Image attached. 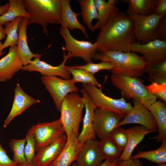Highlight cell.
Here are the masks:
<instances>
[{
  "mask_svg": "<svg viewBox=\"0 0 166 166\" xmlns=\"http://www.w3.org/2000/svg\"><path fill=\"white\" fill-rule=\"evenodd\" d=\"M96 42L99 52L115 50L129 52L136 42L131 17L118 11L111 17L100 30Z\"/></svg>",
  "mask_w": 166,
  "mask_h": 166,
  "instance_id": "obj_1",
  "label": "cell"
},
{
  "mask_svg": "<svg viewBox=\"0 0 166 166\" xmlns=\"http://www.w3.org/2000/svg\"><path fill=\"white\" fill-rule=\"evenodd\" d=\"M31 18L28 24L41 26L42 33L49 36L48 25L60 24L61 18V0H22Z\"/></svg>",
  "mask_w": 166,
  "mask_h": 166,
  "instance_id": "obj_2",
  "label": "cell"
},
{
  "mask_svg": "<svg viewBox=\"0 0 166 166\" xmlns=\"http://www.w3.org/2000/svg\"><path fill=\"white\" fill-rule=\"evenodd\" d=\"M93 59L111 62L116 67L113 70L131 77H141L144 73L146 62L142 57L133 52L107 50L96 53Z\"/></svg>",
  "mask_w": 166,
  "mask_h": 166,
  "instance_id": "obj_3",
  "label": "cell"
},
{
  "mask_svg": "<svg viewBox=\"0 0 166 166\" xmlns=\"http://www.w3.org/2000/svg\"><path fill=\"white\" fill-rule=\"evenodd\" d=\"M110 78L113 85L120 91L122 96L132 99L148 108L156 101L157 98L146 89L143 80L139 77H132L114 70Z\"/></svg>",
  "mask_w": 166,
  "mask_h": 166,
  "instance_id": "obj_4",
  "label": "cell"
},
{
  "mask_svg": "<svg viewBox=\"0 0 166 166\" xmlns=\"http://www.w3.org/2000/svg\"><path fill=\"white\" fill-rule=\"evenodd\" d=\"M85 104L82 97L77 93L67 95L61 104L59 118L67 138L74 135L78 137Z\"/></svg>",
  "mask_w": 166,
  "mask_h": 166,
  "instance_id": "obj_5",
  "label": "cell"
},
{
  "mask_svg": "<svg viewBox=\"0 0 166 166\" xmlns=\"http://www.w3.org/2000/svg\"><path fill=\"white\" fill-rule=\"evenodd\" d=\"M82 87L97 107L115 113L122 119L124 118L132 108L131 103L127 102L124 97L114 99L103 93L102 87L99 88L91 84H83Z\"/></svg>",
  "mask_w": 166,
  "mask_h": 166,
  "instance_id": "obj_6",
  "label": "cell"
},
{
  "mask_svg": "<svg viewBox=\"0 0 166 166\" xmlns=\"http://www.w3.org/2000/svg\"><path fill=\"white\" fill-rule=\"evenodd\" d=\"M60 34L64 39L65 45L62 47L63 51H67L69 59L73 57H80L87 63L92 62L93 57L97 51V45L85 41L77 40L71 35L69 30L61 27Z\"/></svg>",
  "mask_w": 166,
  "mask_h": 166,
  "instance_id": "obj_7",
  "label": "cell"
},
{
  "mask_svg": "<svg viewBox=\"0 0 166 166\" xmlns=\"http://www.w3.org/2000/svg\"><path fill=\"white\" fill-rule=\"evenodd\" d=\"M28 132L34 137L36 151L53 143L65 133L59 119L52 122H38Z\"/></svg>",
  "mask_w": 166,
  "mask_h": 166,
  "instance_id": "obj_8",
  "label": "cell"
},
{
  "mask_svg": "<svg viewBox=\"0 0 166 166\" xmlns=\"http://www.w3.org/2000/svg\"><path fill=\"white\" fill-rule=\"evenodd\" d=\"M41 80L52 97L56 109L59 111L65 97L69 93L79 91L72 78L65 79L56 76H43Z\"/></svg>",
  "mask_w": 166,
  "mask_h": 166,
  "instance_id": "obj_9",
  "label": "cell"
},
{
  "mask_svg": "<svg viewBox=\"0 0 166 166\" xmlns=\"http://www.w3.org/2000/svg\"><path fill=\"white\" fill-rule=\"evenodd\" d=\"M134 22L135 37L137 42L144 44L157 39L156 31L160 18L153 14L148 16L128 15Z\"/></svg>",
  "mask_w": 166,
  "mask_h": 166,
  "instance_id": "obj_10",
  "label": "cell"
},
{
  "mask_svg": "<svg viewBox=\"0 0 166 166\" xmlns=\"http://www.w3.org/2000/svg\"><path fill=\"white\" fill-rule=\"evenodd\" d=\"M121 119L115 113L97 107L93 121V128L96 136L100 140L110 136Z\"/></svg>",
  "mask_w": 166,
  "mask_h": 166,
  "instance_id": "obj_11",
  "label": "cell"
},
{
  "mask_svg": "<svg viewBox=\"0 0 166 166\" xmlns=\"http://www.w3.org/2000/svg\"><path fill=\"white\" fill-rule=\"evenodd\" d=\"M63 60L61 63L57 66H53L44 61L40 60L41 57L34 58L27 65L23 66L21 69L23 71L30 72L37 71L43 76H59L63 79H70L71 74L65 65L68 57L65 52L63 53Z\"/></svg>",
  "mask_w": 166,
  "mask_h": 166,
  "instance_id": "obj_12",
  "label": "cell"
},
{
  "mask_svg": "<svg viewBox=\"0 0 166 166\" xmlns=\"http://www.w3.org/2000/svg\"><path fill=\"white\" fill-rule=\"evenodd\" d=\"M133 105L125 116L119 123L117 127L129 124H140L154 132L157 128L155 120L151 112L144 105L133 100Z\"/></svg>",
  "mask_w": 166,
  "mask_h": 166,
  "instance_id": "obj_13",
  "label": "cell"
},
{
  "mask_svg": "<svg viewBox=\"0 0 166 166\" xmlns=\"http://www.w3.org/2000/svg\"><path fill=\"white\" fill-rule=\"evenodd\" d=\"M131 51L140 53L146 63L166 59V41L156 39L144 44L136 42L131 47Z\"/></svg>",
  "mask_w": 166,
  "mask_h": 166,
  "instance_id": "obj_14",
  "label": "cell"
},
{
  "mask_svg": "<svg viewBox=\"0 0 166 166\" xmlns=\"http://www.w3.org/2000/svg\"><path fill=\"white\" fill-rule=\"evenodd\" d=\"M98 141L91 139L85 142L75 162L79 166H100L104 158L99 150Z\"/></svg>",
  "mask_w": 166,
  "mask_h": 166,
  "instance_id": "obj_15",
  "label": "cell"
},
{
  "mask_svg": "<svg viewBox=\"0 0 166 166\" xmlns=\"http://www.w3.org/2000/svg\"><path fill=\"white\" fill-rule=\"evenodd\" d=\"M23 66L16 45L10 47L7 54L0 59V81L11 79Z\"/></svg>",
  "mask_w": 166,
  "mask_h": 166,
  "instance_id": "obj_16",
  "label": "cell"
},
{
  "mask_svg": "<svg viewBox=\"0 0 166 166\" xmlns=\"http://www.w3.org/2000/svg\"><path fill=\"white\" fill-rule=\"evenodd\" d=\"M67 139L64 133L53 143L37 150L32 164L35 166H49L60 154Z\"/></svg>",
  "mask_w": 166,
  "mask_h": 166,
  "instance_id": "obj_17",
  "label": "cell"
},
{
  "mask_svg": "<svg viewBox=\"0 0 166 166\" xmlns=\"http://www.w3.org/2000/svg\"><path fill=\"white\" fill-rule=\"evenodd\" d=\"M40 102L26 94L19 83H17L14 89V96L11 109L5 120L3 126L7 127L11 121L16 116L31 106Z\"/></svg>",
  "mask_w": 166,
  "mask_h": 166,
  "instance_id": "obj_18",
  "label": "cell"
},
{
  "mask_svg": "<svg viewBox=\"0 0 166 166\" xmlns=\"http://www.w3.org/2000/svg\"><path fill=\"white\" fill-rule=\"evenodd\" d=\"M81 92L84 102L85 112L83 119L82 130L79 133L77 138L80 141L84 143L88 140L96 139V136L93 126V121L94 111L97 107L84 89H81Z\"/></svg>",
  "mask_w": 166,
  "mask_h": 166,
  "instance_id": "obj_19",
  "label": "cell"
},
{
  "mask_svg": "<svg viewBox=\"0 0 166 166\" xmlns=\"http://www.w3.org/2000/svg\"><path fill=\"white\" fill-rule=\"evenodd\" d=\"M84 143L75 136L67 138L61 152L49 166H69L75 162Z\"/></svg>",
  "mask_w": 166,
  "mask_h": 166,
  "instance_id": "obj_20",
  "label": "cell"
},
{
  "mask_svg": "<svg viewBox=\"0 0 166 166\" xmlns=\"http://www.w3.org/2000/svg\"><path fill=\"white\" fill-rule=\"evenodd\" d=\"M29 20L27 18L23 17L18 26V38L16 46L23 66L29 64L33 58L41 57L42 55V54L33 53L29 47L26 30Z\"/></svg>",
  "mask_w": 166,
  "mask_h": 166,
  "instance_id": "obj_21",
  "label": "cell"
},
{
  "mask_svg": "<svg viewBox=\"0 0 166 166\" xmlns=\"http://www.w3.org/2000/svg\"><path fill=\"white\" fill-rule=\"evenodd\" d=\"M128 136L127 146L118 159V161L128 160L136 146L141 142L147 135L154 132L143 126H136L125 129Z\"/></svg>",
  "mask_w": 166,
  "mask_h": 166,
  "instance_id": "obj_22",
  "label": "cell"
},
{
  "mask_svg": "<svg viewBox=\"0 0 166 166\" xmlns=\"http://www.w3.org/2000/svg\"><path fill=\"white\" fill-rule=\"evenodd\" d=\"M70 0H61V28L73 30L79 29L87 39H89L85 26L79 21L77 17L80 14L76 13L72 10L70 4Z\"/></svg>",
  "mask_w": 166,
  "mask_h": 166,
  "instance_id": "obj_23",
  "label": "cell"
},
{
  "mask_svg": "<svg viewBox=\"0 0 166 166\" xmlns=\"http://www.w3.org/2000/svg\"><path fill=\"white\" fill-rule=\"evenodd\" d=\"M156 123L158 134L155 137L156 141L162 142L166 140V105L161 101H156L148 108Z\"/></svg>",
  "mask_w": 166,
  "mask_h": 166,
  "instance_id": "obj_24",
  "label": "cell"
},
{
  "mask_svg": "<svg viewBox=\"0 0 166 166\" xmlns=\"http://www.w3.org/2000/svg\"><path fill=\"white\" fill-rule=\"evenodd\" d=\"M97 8V21L93 25L94 30H100L109 18L119 11L116 5L118 0H94Z\"/></svg>",
  "mask_w": 166,
  "mask_h": 166,
  "instance_id": "obj_25",
  "label": "cell"
},
{
  "mask_svg": "<svg viewBox=\"0 0 166 166\" xmlns=\"http://www.w3.org/2000/svg\"><path fill=\"white\" fill-rule=\"evenodd\" d=\"M158 0H128L127 13L144 16L155 13Z\"/></svg>",
  "mask_w": 166,
  "mask_h": 166,
  "instance_id": "obj_26",
  "label": "cell"
},
{
  "mask_svg": "<svg viewBox=\"0 0 166 166\" xmlns=\"http://www.w3.org/2000/svg\"><path fill=\"white\" fill-rule=\"evenodd\" d=\"M10 4L8 10L0 16V26L11 22L19 17L31 19V17L26 10L22 0H9Z\"/></svg>",
  "mask_w": 166,
  "mask_h": 166,
  "instance_id": "obj_27",
  "label": "cell"
},
{
  "mask_svg": "<svg viewBox=\"0 0 166 166\" xmlns=\"http://www.w3.org/2000/svg\"><path fill=\"white\" fill-rule=\"evenodd\" d=\"M144 73H147L152 83H166V59L153 63H146Z\"/></svg>",
  "mask_w": 166,
  "mask_h": 166,
  "instance_id": "obj_28",
  "label": "cell"
},
{
  "mask_svg": "<svg viewBox=\"0 0 166 166\" xmlns=\"http://www.w3.org/2000/svg\"><path fill=\"white\" fill-rule=\"evenodd\" d=\"M23 17H19L11 22L5 23L4 30L6 37L0 48V57L5 53L2 50L9 46L16 45L18 40V30L20 23Z\"/></svg>",
  "mask_w": 166,
  "mask_h": 166,
  "instance_id": "obj_29",
  "label": "cell"
},
{
  "mask_svg": "<svg viewBox=\"0 0 166 166\" xmlns=\"http://www.w3.org/2000/svg\"><path fill=\"white\" fill-rule=\"evenodd\" d=\"M98 145L105 160L113 161L118 159L123 152L110 136L100 139L98 141Z\"/></svg>",
  "mask_w": 166,
  "mask_h": 166,
  "instance_id": "obj_30",
  "label": "cell"
},
{
  "mask_svg": "<svg viewBox=\"0 0 166 166\" xmlns=\"http://www.w3.org/2000/svg\"><path fill=\"white\" fill-rule=\"evenodd\" d=\"M82 21L92 32L95 31L92 24L94 19H97L98 14L94 0H78Z\"/></svg>",
  "mask_w": 166,
  "mask_h": 166,
  "instance_id": "obj_31",
  "label": "cell"
},
{
  "mask_svg": "<svg viewBox=\"0 0 166 166\" xmlns=\"http://www.w3.org/2000/svg\"><path fill=\"white\" fill-rule=\"evenodd\" d=\"M160 147L156 149L147 151H140L131 156V158L145 159L152 162L160 164L166 162V140L161 142Z\"/></svg>",
  "mask_w": 166,
  "mask_h": 166,
  "instance_id": "obj_32",
  "label": "cell"
},
{
  "mask_svg": "<svg viewBox=\"0 0 166 166\" xmlns=\"http://www.w3.org/2000/svg\"><path fill=\"white\" fill-rule=\"evenodd\" d=\"M67 68L72 76V79L74 84L81 82L83 84H91L101 88V84L94 77V75L83 69H75L71 66Z\"/></svg>",
  "mask_w": 166,
  "mask_h": 166,
  "instance_id": "obj_33",
  "label": "cell"
},
{
  "mask_svg": "<svg viewBox=\"0 0 166 166\" xmlns=\"http://www.w3.org/2000/svg\"><path fill=\"white\" fill-rule=\"evenodd\" d=\"M26 143L25 138L12 139L9 145L13 154V160L17 164H26L24 154Z\"/></svg>",
  "mask_w": 166,
  "mask_h": 166,
  "instance_id": "obj_34",
  "label": "cell"
},
{
  "mask_svg": "<svg viewBox=\"0 0 166 166\" xmlns=\"http://www.w3.org/2000/svg\"><path fill=\"white\" fill-rule=\"evenodd\" d=\"M71 66L74 68L84 69L93 75L101 70H107L112 71L116 68L114 64L107 61H101L97 63L91 62L84 65Z\"/></svg>",
  "mask_w": 166,
  "mask_h": 166,
  "instance_id": "obj_35",
  "label": "cell"
},
{
  "mask_svg": "<svg viewBox=\"0 0 166 166\" xmlns=\"http://www.w3.org/2000/svg\"><path fill=\"white\" fill-rule=\"evenodd\" d=\"M26 143L24 149V154L27 164H32L36 151V144L33 136L28 132L25 138Z\"/></svg>",
  "mask_w": 166,
  "mask_h": 166,
  "instance_id": "obj_36",
  "label": "cell"
},
{
  "mask_svg": "<svg viewBox=\"0 0 166 166\" xmlns=\"http://www.w3.org/2000/svg\"><path fill=\"white\" fill-rule=\"evenodd\" d=\"M114 141L123 151L126 148L128 141V136L125 129L117 127L110 136Z\"/></svg>",
  "mask_w": 166,
  "mask_h": 166,
  "instance_id": "obj_37",
  "label": "cell"
},
{
  "mask_svg": "<svg viewBox=\"0 0 166 166\" xmlns=\"http://www.w3.org/2000/svg\"><path fill=\"white\" fill-rule=\"evenodd\" d=\"M145 87L150 93L155 96L157 98H159L166 104V83H152L150 85L145 86Z\"/></svg>",
  "mask_w": 166,
  "mask_h": 166,
  "instance_id": "obj_38",
  "label": "cell"
},
{
  "mask_svg": "<svg viewBox=\"0 0 166 166\" xmlns=\"http://www.w3.org/2000/svg\"><path fill=\"white\" fill-rule=\"evenodd\" d=\"M17 164L10 158L0 142V166H14Z\"/></svg>",
  "mask_w": 166,
  "mask_h": 166,
  "instance_id": "obj_39",
  "label": "cell"
},
{
  "mask_svg": "<svg viewBox=\"0 0 166 166\" xmlns=\"http://www.w3.org/2000/svg\"><path fill=\"white\" fill-rule=\"evenodd\" d=\"M156 33L157 39L166 41V18L160 19Z\"/></svg>",
  "mask_w": 166,
  "mask_h": 166,
  "instance_id": "obj_40",
  "label": "cell"
},
{
  "mask_svg": "<svg viewBox=\"0 0 166 166\" xmlns=\"http://www.w3.org/2000/svg\"><path fill=\"white\" fill-rule=\"evenodd\" d=\"M155 14L160 19L166 18V0H158Z\"/></svg>",
  "mask_w": 166,
  "mask_h": 166,
  "instance_id": "obj_41",
  "label": "cell"
},
{
  "mask_svg": "<svg viewBox=\"0 0 166 166\" xmlns=\"http://www.w3.org/2000/svg\"><path fill=\"white\" fill-rule=\"evenodd\" d=\"M116 166H143V164L139 159L131 158L127 160H118Z\"/></svg>",
  "mask_w": 166,
  "mask_h": 166,
  "instance_id": "obj_42",
  "label": "cell"
},
{
  "mask_svg": "<svg viewBox=\"0 0 166 166\" xmlns=\"http://www.w3.org/2000/svg\"><path fill=\"white\" fill-rule=\"evenodd\" d=\"M118 161V159H116L112 161L105 160L103 162L100 166H116Z\"/></svg>",
  "mask_w": 166,
  "mask_h": 166,
  "instance_id": "obj_43",
  "label": "cell"
},
{
  "mask_svg": "<svg viewBox=\"0 0 166 166\" xmlns=\"http://www.w3.org/2000/svg\"><path fill=\"white\" fill-rule=\"evenodd\" d=\"M10 6L9 2L2 5H0V16L5 13L8 9Z\"/></svg>",
  "mask_w": 166,
  "mask_h": 166,
  "instance_id": "obj_44",
  "label": "cell"
},
{
  "mask_svg": "<svg viewBox=\"0 0 166 166\" xmlns=\"http://www.w3.org/2000/svg\"><path fill=\"white\" fill-rule=\"evenodd\" d=\"M6 34L4 28L0 26V41L4 39L6 37Z\"/></svg>",
  "mask_w": 166,
  "mask_h": 166,
  "instance_id": "obj_45",
  "label": "cell"
},
{
  "mask_svg": "<svg viewBox=\"0 0 166 166\" xmlns=\"http://www.w3.org/2000/svg\"><path fill=\"white\" fill-rule=\"evenodd\" d=\"M14 166H35L33 164H17Z\"/></svg>",
  "mask_w": 166,
  "mask_h": 166,
  "instance_id": "obj_46",
  "label": "cell"
},
{
  "mask_svg": "<svg viewBox=\"0 0 166 166\" xmlns=\"http://www.w3.org/2000/svg\"><path fill=\"white\" fill-rule=\"evenodd\" d=\"M158 166H166V164L165 163H162L158 164Z\"/></svg>",
  "mask_w": 166,
  "mask_h": 166,
  "instance_id": "obj_47",
  "label": "cell"
},
{
  "mask_svg": "<svg viewBox=\"0 0 166 166\" xmlns=\"http://www.w3.org/2000/svg\"><path fill=\"white\" fill-rule=\"evenodd\" d=\"M71 166H79L75 162H74L72 164Z\"/></svg>",
  "mask_w": 166,
  "mask_h": 166,
  "instance_id": "obj_48",
  "label": "cell"
},
{
  "mask_svg": "<svg viewBox=\"0 0 166 166\" xmlns=\"http://www.w3.org/2000/svg\"><path fill=\"white\" fill-rule=\"evenodd\" d=\"M2 43L1 42V41H0V47H1L2 45Z\"/></svg>",
  "mask_w": 166,
  "mask_h": 166,
  "instance_id": "obj_49",
  "label": "cell"
}]
</instances>
